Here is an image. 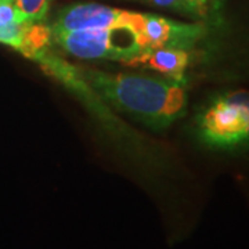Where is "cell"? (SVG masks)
<instances>
[{"instance_id":"7","label":"cell","mask_w":249,"mask_h":249,"mask_svg":"<svg viewBox=\"0 0 249 249\" xmlns=\"http://www.w3.org/2000/svg\"><path fill=\"white\" fill-rule=\"evenodd\" d=\"M190 53L186 49L155 47L142 52L130 67H147L160 72L168 79L184 82V73L190 64Z\"/></svg>"},{"instance_id":"5","label":"cell","mask_w":249,"mask_h":249,"mask_svg":"<svg viewBox=\"0 0 249 249\" xmlns=\"http://www.w3.org/2000/svg\"><path fill=\"white\" fill-rule=\"evenodd\" d=\"M206 29L202 24H187L176 19L144 14L139 40L144 50L155 47H176L190 50L202 39Z\"/></svg>"},{"instance_id":"11","label":"cell","mask_w":249,"mask_h":249,"mask_svg":"<svg viewBox=\"0 0 249 249\" xmlns=\"http://www.w3.org/2000/svg\"><path fill=\"white\" fill-rule=\"evenodd\" d=\"M194 3H196V6L199 10V13H201V16H204L205 11H206V4H208V0H194Z\"/></svg>"},{"instance_id":"9","label":"cell","mask_w":249,"mask_h":249,"mask_svg":"<svg viewBox=\"0 0 249 249\" xmlns=\"http://www.w3.org/2000/svg\"><path fill=\"white\" fill-rule=\"evenodd\" d=\"M144 1L151 3L158 7H163V9L178 10V11L187 13L190 16H201L194 0H144Z\"/></svg>"},{"instance_id":"4","label":"cell","mask_w":249,"mask_h":249,"mask_svg":"<svg viewBox=\"0 0 249 249\" xmlns=\"http://www.w3.org/2000/svg\"><path fill=\"white\" fill-rule=\"evenodd\" d=\"M144 14L108 7L97 3H79L65 7L50 25L52 35L86 29H130L139 35ZM139 37V36H137Z\"/></svg>"},{"instance_id":"3","label":"cell","mask_w":249,"mask_h":249,"mask_svg":"<svg viewBox=\"0 0 249 249\" xmlns=\"http://www.w3.org/2000/svg\"><path fill=\"white\" fill-rule=\"evenodd\" d=\"M64 52L82 60H109L126 65L145 52L130 29H86L52 35Z\"/></svg>"},{"instance_id":"10","label":"cell","mask_w":249,"mask_h":249,"mask_svg":"<svg viewBox=\"0 0 249 249\" xmlns=\"http://www.w3.org/2000/svg\"><path fill=\"white\" fill-rule=\"evenodd\" d=\"M25 19L21 17L18 10L11 3H0V24H13V22H24Z\"/></svg>"},{"instance_id":"1","label":"cell","mask_w":249,"mask_h":249,"mask_svg":"<svg viewBox=\"0 0 249 249\" xmlns=\"http://www.w3.org/2000/svg\"><path fill=\"white\" fill-rule=\"evenodd\" d=\"M76 70L96 94L150 127H166L186 112L187 91L183 82L91 68Z\"/></svg>"},{"instance_id":"2","label":"cell","mask_w":249,"mask_h":249,"mask_svg":"<svg viewBox=\"0 0 249 249\" xmlns=\"http://www.w3.org/2000/svg\"><path fill=\"white\" fill-rule=\"evenodd\" d=\"M201 140L214 148H234L249 142V91L220 96L198 116Z\"/></svg>"},{"instance_id":"8","label":"cell","mask_w":249,"mask_h":249,"mask_svg":"<svg viewBox=\"0 0 249 249\" xmlns=\"http://www.w3.org/2000/svg\"><path fill=\"white\" fill-rule=\"evenodd\" d=\"M13 4L25 21L43 22L52 0H13Z\"/></svg>"},{"instance_id":"12","label":"cell","mask_w":249,"mask_h":249,"mask_svg":"<svg viewBox=\"0 0 249 249\" xmlns=\"http://www.w3.org/2000/svg\"><path fill=\"white\" fill-rule=\"evenodd\" d=\"M13 0H0V3H11Z\"/></svg>"},{"instance_id":"6","label":"cell","mask_w":249,"mask_h":249,"mask_svg":"<svg viewBox=\"0 0 249 249\" xmlns=\"http://www.w3.org/2000/svg\"><path fill=\"white\" fill-rule=\"evenodd\" d=\"M52 42L50 27L43 22L24 21L0 24V43L16 49L31 60H36L40 54L47 52Z\"/></svg>"}]
</instances>
